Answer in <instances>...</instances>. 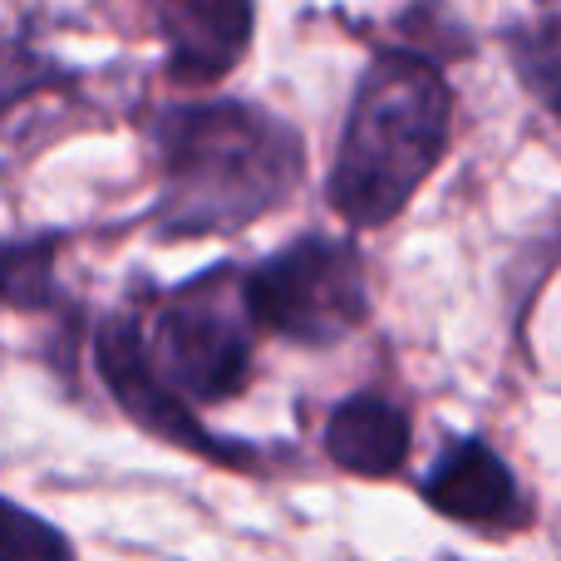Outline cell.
Instances as JSON below:
<instances>
[{
  "instance_id": "cell-8",
  "label": "cell",
  "mask_w": 561,
  "mask_h": 561,
  "mask_svg": "<svg viewBox=\"0 0 561 561\" xmlns=\"http://www.w3.org/2000/svg\"><path fill=\"white\" fill-rule=\"evenodd\" d=\"M325 454L345 473L385 478L409 458V419L379 394H350L325 424Z\"/></svg>"
},
{
  "instance_id": "cell-7",
  "label": "cell",
  "mask_w": 561,
  "mask_h": 561,
  "mask_svg": "<svg viewBox=\"0 0 561 561\" xmlns=\"http://www.w3.org/2000/svg\"><path fill=\"white\" fill-rule=\"evenodd\" d=\"M424 497L454 523H497L517 507V488L507 463L478 438H458L434 463Z\"/></svg>"
},
{
  "instance_id": "cell-4",
  "label": "cell",
  "mask_w": 561,
  "mask_h": 561,
  "mask_svg": "<svg viewBox=\"0 0 561 561\" xmlns=\"http://www.w3.org/2000/svg\"><path fill=\"white\" fill-rule=\"evenodd\" d=\"M158 375L173 379L193 399L242 394L252 375V316H247L242 280L232 266L187 280L158 316Z\"/></svg>"
},
{
  "instance_id": "cell-5",
  "label": "cell",
  "mask_w": 561,
  "mask_h": 561,
  "mask_svg": "<svg viewBox=\"0 0 561 561\" xmlns=\"http://www.w3.org/2000/svg\"><path fill=\"white\" fill-rule=\"evenodd\" d=\"M94 359H99V375H104L114 404L124 409L144 434H158V438H168V444L187 448V454H203L207 463H222V468H252L256 463L252 448L213 438L203 424H197V414L173 394V385L158 375L144 330H138L128 316H114L99 325Z\"/></svg>"
},
{
  "instance_id": "cell-6",
  "label": "cell",
  "mask_w": 561,
  "mask_h": 561,
  "mask_svg": "<svg viewBox=\"0 0 561 561\" xmlns=\"http://www.w3.org/2000/svg\"><path fill=\"white\" fill-rule=\"evenodd\" d=\"M158 20L168 39V75L178 84H213L247 55L256 15L237 0H183L163 5Z\"/></svg>"
},
{
  "instance_id": "cell-1",
  "label": "cell",
  "mask_w": 561,
  "mask_h": 561,
  "mask_svg": "<svg viewBox=\"0 0 561 561\" xmlns=\"http://www.w3.org/2000/svg\"><path fill=\"white\" fill-rule=\"evenodd\" d=\"M158 227L168 237L237 232L272 213L300 178V138L252 104H193L153 118Z\"/></svg>"
},
{
  "instance_id": "cell-3",
  "label": "cell",
  "mask_w": 561,
  "mask_h": 561,
  "mask_svg": "<svg viewBox=\"0 0 561 561\" xmlns=\"http://www.w3.org/2000/svg\"><path fill=\"white\" fill-rule=\"evenodd\" d=\"M242 296L252 325L272 330L280 340H300V345L345 340L369 310L365 266H359L355 247L320 232L296 237L276 256H266L242 280Z\"/></svg>"
},
{
  "instance_id": "cell-9",
  "label": "cell",
  "mask_w": 561,
  "mask_h": 561,
  "mask_svg": "<svg viewBox=\"0 0 561 561\" xmlns=\"http://www.w3.org/2000/svg\"><path fill=\"white\" fill-rule=\"evenodd\" d=\"M55 296V242H0V306L39 310Z\"/></svg>"
},
{
  "instance_id": "cell-2",
  "label": "cell",
  "mask_w": 561,
  "mask_h": 561,
  "mask_svg": "<svg viewBox=\"0 0 561 561\" xmlns=\"http://www.w3.org/2000/svg\"><path fill=\"white\" fill-rule=\"evenodd\" d=\"M454 99L419 55H379L350 104L330 168V207L350 227H385L424 187L448 144Z\"/></svg>"
},
{
  "instance_id": "cell-11",
  "label": "cell",
  "mask_w": 561,
  "mask_h": 561,
  "mask_svg": "<svg viewBox=\"0 0 561 561\" xmlns=\"http://www.w3.org/2000/svg\"><path fill=\"white\" fill-rule=\"evenodd\" d=\"M69 84V69L49 65L45 55H30L25 45H10L0 49V114L20 99L39 94V89H65Z\"/></svg>"
},
{
  "instance_id": "cell-10",
  "label": "cell",
  "mask_w": 561,
  "mask_h": 561,
  "mask_svg": "<svg viewBox=\"0 0 561 561\" xmlns=\"http://www.w3.org/2000/svg\"><path fill=\"white\" fill-rule=\"evenodd\" d=\"M0 561H75V552L45 517L0 497Z\"/></svg>"
},
{
  "instance_id": "cell-12",
  "label": "cell",
  "mask_w": 561,
  "mask_h": 561,
  "mask_svg": "<svg viewBox=\"0 0 561 561\" xmlns=\"http://www.w3.org/2000/svg\"><path fill=\"white\" fill-rule=\"evenodd\" d=\"M513 49H517V69H523V79L537 89V99L561 114V30H552V35L533 30V35H523Z\"/></svg>"
}]
</instances>
